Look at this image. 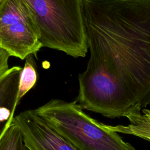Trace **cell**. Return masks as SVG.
Segmentation results:
<instances>
[{
	"mask_svg": "<svg viewBox=\"0 0 150 150\" xmlns=\"http://www.w3.org/2000/svg\"><path fill=\"white\" fill-rule=\"evenodd\" d=\"M90 56L76 101L104 117L150 105V0H83Z\"/></svg>",
	"mask_w": 150,
	"mask_h": 150,
	"instance_id": "6da1fadb",
	"label": "cell"
},
{
	"mask_svg": "<svg viewBox=\"0 0 150 150\" xmlns=\"http://www.w3.org/2000/svg\"><path fill=\"white\" fill-rule=\"evenodd\" d=\"M42 47L84 57L88 47L83 0H24Z\"/></svg>",
	"mask_w": 150,
	"mask_h": 150,
	"instance_id": "7a4b0ae2",
	"label": "cell"
},
{
	"mask_svg": "<svg viewBox=\"0 0 150 150\" xmlns=\"http://www.w3.org/2000/svg\"><path fill=\"white\" fill-rule=\"evenodd\" d=\"M34 110L79 150H135L118 132L87 114L76 100L52 99Z\"/></svg>",
	"mask_w": 150,
	"mask_h": 150,
	"instance_id": "3957f363",
	"label": "cell"
},
{
	"mask_svg": "<svg viewBox=\"0 0 150 150\" xmlns=\"http://www.w3.org/2000/svg\"><path fill=\"white\" fill-rule=\"evenodd\" d=\"M29 150H79L53 129L35 110L21 112L14 117Z\"/></svg>",
	"mask_w": 150,
	"mask_h": 150,
	"instance_id": "277c9868",
	"label": "cell"
},
{
	"mask_svg": "<svg viewBox=\"0 0 150 150\" xmlns=\"http://www.w3.org/2000/svg\"><path fill=\"white\" fill-rule=\"evenodd\" d=\"M42 47L30 18L22 19L0 28V48L10 56L24 60Z\"/></svg>",
	"mask_w": 150,
	"mask_h": 150,
	"instance_id": "5b68a950",
	"label": "cell"
},
{
	"mask_svg": "<svg viewBox=\"0 0 150 150\" xmlns=\"http://www.w3.org/2000/svg\"><path fill=\"white\" fill-rule=\"evenodd\" d=\"M22 67L13 66L0 76V135L13 121L19 104V82Z\"/></svg>",
	"mask_w": 150,
	"mask_h": 150,
	"instance_id": "8992f818",
	"label": "cell"
},
{
	"mask_svg": "<svg viewBox=\"0 0 150 150\" xmlns=\"http://www.w3.org/2000/svg\"><path fill=\"white\" fill-rule=\"evenodd\" d=\"M126 118L130 124L127 125H118L116 126L107 125V127L117 132L134 135L150 142V111L143 109L135 110L129 113Z\"/></svg>",
	"mask_w": 150,
	"mask_h": 150,
	"instance_id": "52a82bcc",
	"label": "cell"
},
{
	"mask_svg": "<svg viewBox=\"0 0 150 150\" xmlns=\"http://www.w3.org/2000/svg\"><path fill=\"white\" fill-rule=\"evenodd\" d=\"M30 18L24 0H4L0 6V28Z\"/></svg>",
	"mask_w": 150,
	"mask_h": 150,
	"instance_id": "ba28073f",
	"label": "cell"
},
{
	"mask_svg": "<svg viewBox=\"0 0 150 150\" xmlns=\"http://www.w3.org/2000/svg\"><path fill=\"white\" fill-rule=\"evenodd\" d=\"M0 150H29L22 132L14 120L0 135Z\"/></svg>",
	"mask_w": 150,
	"mask_h": 150,
	"instance_id": "9c48e42d",
	"label": "cell"
},
{
	"mask_svg": "<svg viewBox=\"0 0 150 150\" xmlns=\"http://www.w3.org/2000/svg\"><path fill=\"white\" fill-rule=\"evenodd\" d=\"M37 71L35 62L32 54L25 59V63L22 67L19 82L18 102L35 85L37 81Z\"/></svg>",
	"mask_w": 150,
	"mask_h": 150,
	"instance_id": "30bf717a",
	"label": "cell"
},
{
	"mask_svg": "<svg viewBox=\"0 0 150 150\" xmlns=\"http://www.w3.org/2000/svg\"><path fill=\"white\" fill-rule=\"evenodd\" d=\"M10 55L5 50L0 48V76L8 69V60Z\"/></svg>",
	"mask_w": 150,
	"mask_h": 150,
	"instance_id": "8fae6325",
	"label": "cell"
},
{
	"mask_svg": "<svg viewBox=\"0 0 150 150\" xmlns=\"http://www.w3.org/2000/svg\"><path fill=\"white\" fill-rule=\"evenodd\" d=\"M4 1V0H0V6L1 5V4H2V2Z\"/></svg>",
	"mask_w": 150,
	"mask_h": 150,
	"instance_id": "7c38bea8",
	"label": "cell"
},
{
	"mask_svg": "<svg viewBox=\"0 0 150 150\" xmlns=\"http://www.w3.org/2000/svg\"><path fill=\"white\" fill-rule=\"evenodd\" d=\"M149 111H150V110H149Z\"/></svg>",
	"mask_w": 150,
	"mask_h": 150,
	"instance_id": "4fadbf2b",
	"label": "cell"
}]
</instances>
